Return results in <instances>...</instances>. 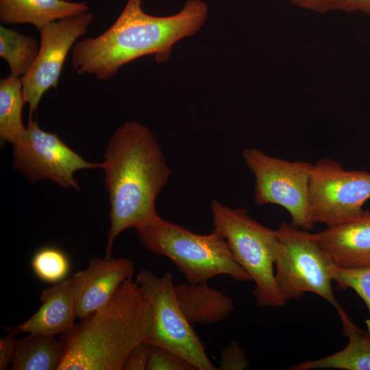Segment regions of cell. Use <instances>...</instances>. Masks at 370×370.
Here are the masks:
<instances>
[{"instance_id": "obj_1", "label": "cell", "mask_w": 370, "mask_h": 370, "mask_svg": "<svg viewBox=\"0 0 370 370\" xmlns=\"http://www.w3.org/2000/svg\"><path fill=\"white\" fill-rule=\"evenodd\" d=\"M143 0H127L115 22L103 34L78 40L72 48L71 64L77 75L106 81L134 60L153 55L157 62L166 61L173 45L195 35L208 13L202 0H187L178 13L154 16L145 13Z\"/></svg>"}, {"instance_id": "obj_2", "label": "cell", "mask_w": 370, "mask_h": 370, "mask_svg": "<svg viewBox=\"0 0 370 370\" xmlns=\"http://www.w3.org/2000/svg\"><path fill=\"white\" fill-rule=\"evenodd\" d=\"M104 184L110 204L105 258H112L114 239L129 227L137 230L161 217L155 202L171 170L152 132L132 121L111 136L104 153Z\"/></svg>"}, {"instance_id": "obj_3", "label": "cell", "mask_w": 370, "mask_h": 370, "mask_svg": "<svg viewBox=\"0 0 370 370\" xmlns=\"http://www.w3.org/2000/svg\"><path fill=\"white\" fill-rule=\"evenodd\" d=\"M152 321L149 299L128 278L105 304L62 334L57 370H123L130 352L148 337Z\"/></svg>"}, {"instance_id": "obj_4", "label": "cell", "mask_w": 370, "mask_h": 370, "mask_svg": "<svg viewBox=\"0 0 370 370\" xmlns=\"http://www.w3.org/2000/svg\"><path fill=\"white\" fill-rule=\"evenodd\" d=\"M137 232L145 248L170 260L189 284L208 283L221 275L236 281L251 280L234 260L224 237L214 230L198 234L160 218Z\"/></svg>"}, {"instance_id": "obj_5", "label": "cell", "mask_w": 370, "mask_h": 370, "mask_svg": "<svg viewBox=\"0 0 370 370\" xmlns=\"http://www.w3.org/2000/svg\"><path fill=\"white\" fill-rule=\"evenodd\" d=\"M214 230L225 239L236 262L254 282L253 295L259 307L278 308L286 301L280 294L273 270L276 231L253 219L246 210L210 203Z\"/></svg>"}, {"instance_id": "obj_6", "label": "cell", "mask_w": 370, "mask_h": 370, "mask_svg": "<svg viewBox=\"0 0 370 370\" xmlns=\"http://www.w3.org/2000/svg\"><path fill=\"white\" fill-rule=\"evenodd\" d=\"M275 231V280L283 298L287 301L313 293L336 311L341 308L332 287L335 265L318 244L315 234L285 221Z\"/></svg>"}, {"instance_id": "obj_7", "label": "cell", "mask_w": 370, "mask_h": 370, "mask_svg": "<svg viewBox=\"0 0 370 370\" xmlns=\"http://www.w3.org/2000/svg\"><path fill=\"white\" fill-rule=\"evenodd\" d=\"M135 281L149 299L153 310L151 331L145 341L171 351L195 369H218L177 303L171 273L165 272L158 277L143 270Z\"/></svg>"}, {"instance_id": "obj_8", "label": "cell", "mask_w": 370, "mask_h": 370, "mask_svg": "<svg viewBox=\"0 0 370 370\" xmlns=\"http://www.w3.org/2000/svg\"><path fill=\"white\" fill-rule=\"evenodd\" d=\"M243 158L255 177L254 202L279 205L288 212L291 225L306 231L312 230L314 223L309 209L312 164L272 157L257 148L244 149Z\"/></svg>"}, {"instance_id": "obj_9", "label": "cell", "mask_w": 370, "mask_h": 370, "mask_svg": "<svg viewBox=\"0 0 370 370\" xmlns=\"http://www.w3.org/2000/svg\"><path fill=\"white\" fill-rule=\"evenodd\" d=\"M370 199V173L347 171L323 158L312 165L309 179V209L314 223L331 227L361 216Z\"/></svg>"}, {"instance_id": "obj_10", "label": "cell", "mask_w": 370, "mask_h": 370, "mask_svg": "<svg viewBox=\"0 0 370 370\" xmlns=\"http://www.w3.org/2000/svg\"><path fill=\"white\" fill-rule=\"evenodd\" d=\"M33 114H29L26 131L13 144V168L18 170L32 184L49 180L59 186L80 187L73 175L78 170L103 169L101 162H90L67 146L56 133L40 128Z\"/></svg>"}, {"instance_id": "obj_11", "label": "cell", "mask_w": 370, "mask_h": 370, "mask_svg": "<svg viewBox=\"0 0 370 370\" xmlns=\"http://www.w3.org/2000/svg\"><path fill=\"white\" fill-rule=\"evenodd\" d=\"M92 21V14L86 12L38 29L40 36L38 56L30 71L21 77L23 97L29 104V114L36 111L41 98L49 89L58 88L69 51L87 32Z\"/></svg>"}, {"instance_id": "obj_12", "label": "cell", "mask_w": 370, "mask_h": 370, "mask_svg": "<svg viewBox=\"0 0 370 370\" xmlns=\"http://www.w3.org/2000/svg\"><path fill=\"white\" fill-rule=\"evenodd\" d=\"M134 264L127 258H93L87 268L71 275L78 319L105 304L120 285L132 278Z\"/></svg>"}, {"instance_id": "obj_13", "label": "cell", "mask_w": 370, "mask_h": 370, "mask_svg": "<svg viewBox=\"0 0 370 370\" xmlns=\"http://www.w3.org/2000/svg\"><path fill=\"white\" fill-rule=\"evenodd\" d=\"M333 264L341 268L370 265V212L315 234Z\"/></svg>"}, {"instance_id": "obj_14", "label": "cell", "mask_w": 370, "mask_h": 370, "mask_svg": "<svg viewBox=\"0 0 370 370\" xmlns=\"http://www.w3.org/2000/svg\"><path fill=\"white\" fill-rule=\"evenodd\" d=\"M40 301V308L28 320L8 330L56 336L73 328L77 315L71 277L43 290Z\"/></svg>"}, {"instance_id": "obj_15", "label": "cell", "mask_w": 370, "mask_h": 370, "mask_svg": "<svg viewBox=\"0 0 370 370\" xmlns=\"http://www.w3.org/2000/svg\"><path fill=\"white\" fill-rule=\"evenodd\" d=\"M87 1L68 0H0L3 24H31L38 29L62 18L88 12Z\"/></svg>"}, {"instance_id": "obj_16", "label": "cell", "mask_w": 370, "mask_h": 370, "mask_svg": "<svg viewBox=\"0 0 370 370\" xmlns=\"http://www.w3.org/2000/svg\"><path fill=\"white\" fill-rule=\"evenodd\" d=\"M177 303L190 323L213 324L223 321L234 308L233 300L208 283L175 285Z\"/></svg>"}, {"instance_id": "obj_17", "label": "cell", "mask_w": 370, "mask_h": 370, "mask_svg": "<svg viewBox=\"0 0 370 370\" xmlns=\"http://www.w3.org/2000/svg\"><path fill=\"white\" fill-rule=\"evenodd\" d=\"M343 325L347 346L332 355L295 365L289 370L338 369L370 370V334L358 328L341 308L337 310Z\"/></svg>"}, {"instance_id": "obj_18", "label": "cell", "mask_w": 370, "mask_h": 370, "mask_svg": "<svg viewBox=\"0 0 370 370\" xmlns=\"http://www.w3.org/2000/svg\"><path fill=\"white\" fill-rule=\"evenodd\" d=\"M63 344L56 336L29 333L16 339L10 369L12 370H57Z\"/></svg>"}, {"instance_id": "obj_19", "label": "cell", "mask_w": 370, "mask_h": 370, "mask_svg": "<svg viewBox=\"0 0 370 370\" xmlns=\"http://www.w3.org/2000/svg\"><path fill=\"white\" fill-rule=\"evenodd\" d=\"M25 103L21 78L12 75L0 80V140L12 145L25 134L22 110Z\"/></svg>"}, {"instance_id": "obj_20", "label": "cell", "mask_w": 370, "mask_h": 370, "mask_svg": "<svg viewBox=\"0 0 370 370\" xmlns=\"http://www.w3.org/2000/svg\"><path fill=\"white\" fill-rule=\"evenodd\" d=\"M38 40L16 29L0 26V56L10 69V75L21 78L33 66L38 53Z\"/></svg>"}, {"instance_id": "obj_21", "label": "cell", "mask_w": 370, "mask_h": 370, "mask_svg": "<svg viewBox=\"0 0 370 370\" xmlns=\"http://www.w3.org/2000/svg\"><path fill=\"white\" fill-rule=\"evenodd\" d=\"M31 267L39 280L56 284L66 279L71 264L64 251L55 247L46 246L34 253Z\"/></svg>"}, {"instance_id": "obj_22", "label": "cell", "mask_w": 370, "mask_h": 370, "mask_svg": "<svg viewBox=\"0 0 370 370\" xmlns=\"http://www.w3.org/2000/svg\"><path fill=\"white\" fill-rule=\"evenodd\" d=\"M333 281L341 290L353 289L364 301L369 314L366 323L370 334V265L352 269L334 266Z\"/></svg>"}, {"instance_id": "obj_23", "label": "cell", "mask_w": 370, "mask_h": 370, "mask_svg": "<svg viewBox=\"0 0 370 370\" xmlns=\"http://www.w3.org/2000/svg\"><path fill=\"white\" fill-rule=\"evenodd\" d=\"M195 369L191 364L177 354L165 348L151 345L147 370Z\"/></svg>"}, {"instance_id": "obj_24", "label": "cell", "mask_w": 370, "mask_h": 370, "mask_svg": "<svg viewBox=\"0 0 370 370\" xmlns=\"http://www.w3.org/2000/svg\"><path fill=\"white\" fill-rule=\"evenodd\" d=\"M249 364L245 350L237 341H232L222 350L218 369H247Z\"/></svg>"}, {"instance_id": "obj_25", "label": "cell", "mask_w": 370, "mask_h": 370, "mask_svg": "<svg viewBox=\"0 0 370 370\" xmlns=\"http://www.w3.org/2000/svg\"><path fill=\"white\" fill-rule=\"evenodd\" d=\"M149 343L143 341L136 345L128 354L123 365V370H145L151 349Z\"/></svg>"}, {"instance_id": "obj_26", "label": "cell", "mask_w": 370, "mask_h": 370, "mask_svg": "<svg viewBox=\"0 0 370 370\" xmlns=\"http://www.w3.org/2000/svg\"><path fill=\"white\" fill-rule=\"evenodd\" d=\"M293 3L319 13L334 10L348 12V0H289Z\"/></svg>"}, {"instance_id": "obj_27", "label": "cell", "mask_w": 370, "mask_h": 370, "mask_svg": "<svg viewBox=\"0 0 370 370\" xmlns=\"http://www.w3.org/2000/svg\"><path fill=\"white\" fill-rule=\"evenodd\" d=\"M10 333L0 339V369L5 370L10 367L14 354L16 342L15 336L18 334L14 330H8Z\"/></svg>"}, {"instance_id": "obj_28", "label": "cell", "mask_w": 370, "mask_h": 370, "mask_svg": "<svg viewBox=\"0 0 370 370\" xmlns=\"http://www.w3.org/2000/svg\"><path fill=\"white\" fill-rule=\"evenodd\" d=\"M349 12H361L370 15V0H348Z\"/></svg>"}]
</instances>
